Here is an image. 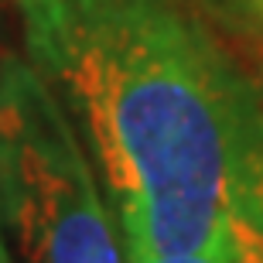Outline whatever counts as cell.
<instances>
[{
	"instance_id": "4",
	"label": "cell",
	"mask_w": 263,
	"mask_h": 263,
	"mask_svg": "<svg viewBox=\"0 0 263 263\" xmlns=\"http://www.w3.org/2000/svg\"><path fill=\"white\" fill-rule=\"evenodd\" d=\"M233 17H239L243 24L263 28V0H219Z\"/></svg>"
},
{
	"instance_id": "2",
	"label": "cell",
	"mask_w": 263,
	"mask_h": 263,
	"mask_svg": "<svg viewBox=\"0 0 263 263\" xmlns=\"http://www.w3.org/2000/svg\"><path fill=\"white\" fill-rule=\"evenodd\" d=\"M0 226L21 263H130L68 113L17 59L0 68Z\"/></svg>"
},
{
	"instance_id": "1",
	"label": "cell",
	"mask_w": 263,
	"mask_h": 263,
	"mask_svg": "<svg viewBox=\"0 0 263 263\" xmlns=\"http://www.w3.org/2000/svg\"><path fill=\"white\" fill-rule=\"evenodd\" d=\"M28 45L89 137L130 256L263 222V106L175 0H21Z\"/></svg>"
},
{
	"instance_id": "3",
	"label": "cell",
	"mask_w": 263,
	"mask_h": 263,
	"mask_svg": "<svg viewBox=\"0 0 263 263\" xmlns=\"http://www.w3.org/2000/svg\"><path fill=\"white\" fill-rule=\"evenodd\" d=\"M130 263H263V222H243L212 246L178 256H130Z\"/></svg>"
},
{
	"instance_id": "5",
	"label": "cell",
	"mask_w": 263,
	"mask_h": 263,
	"mask_svg": "<svg viewBox=\"0 0 263 263\" xmlns=\"http://www.w3.org/2000/svg\"><path fill=\"white\" fill-rule=\"evenodd\" d=\"M0 263H17L14 260V250H10L7 236H4V226H0Z\"/></svg>"
}]
</instances>
